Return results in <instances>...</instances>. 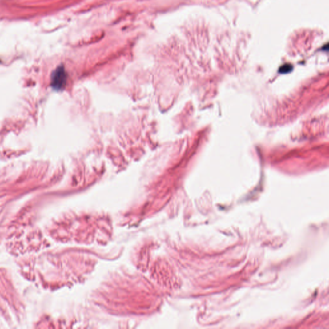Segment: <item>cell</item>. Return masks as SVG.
<instances>
[{
	"instance_id": "obj_1",
	"label": "cell",
	"mask_w": 329,
	"mask_h": 329,
	"mask_svg": "<svg viewBox=\"0 0 329 329\" xmlns=\"http://www.w3.org/2000/svg\"><path fill=\"white\" fill-rule=\"evenodd\" d=\"M67 75L62 66L58 67L52 75V86L57 90H62L66 83Z\"/></svg>"
},
{
	"instance_id": "obj_2",
	"label": "cell",
	"mask_w": 329,
	"mask_h": 329,
	"mask_svg": "<svg viewBox=\"0 0 329 329\" xmlns=\"http://www.w3.org/2000/svg\"><path fill=\"white\" fill-rule=\"evenodd\" d=\"M292 70V66L291 65H285L283 66H282V68L280 69V72L282 73V74H285V73L289 72Z\"/></svg>"
}]
</instances>
